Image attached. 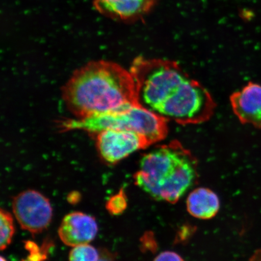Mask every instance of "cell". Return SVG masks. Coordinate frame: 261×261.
<instances>
[{
	"label": "cell",
	"instance_id": "cell-13",
	"mask_svg": "<svg viewBox=\"0 0 261 261\" xmlns=\"http://www.w3.org/2000/svg\"><path fill=\"white\" fill-rule=\"evenodd\" d=\"M128 205L127 197L123 189L111 197L106 203V210L111 215H119L123 213Z\"/></svg>",
	"mask_w": 261,
	"mask_h": 261
},
{
	"label": "cell",
	"instance_id": "cell-3",
	"mask_svg": "<svg viewBox=\"0 0 261 261\" xmlns=\"http://www.w3.org/2000/svg\"><path fill=\"white\" fill-rule=\"evenodd\" d=\"M197 177V160L180 142L174 140L146 153L134 180L154 200L175 204Z\"/></svg>",
	"mask_w": 261,
	"mask_h": 261
},
{
	"label": "cell",
	"instance_id": "cell-19",
	"mask_svg": "<svg viewBox=\"0 0 261 261\" xmlns=\"http://www.w3.org/2000/svg\"><path fill=\"white\" fill-rule=\"evenodd\" d=\"M1 261H8L6 260L5 257H3V256H1Z\"/></svg>",
	"mask_w": 261,
	"mask_h": 261
},
{
	"label": "cell",
	"instance_id": "cell-6",
	"mask_svg": "<svg viewBox=\"0 0 261 261\" xmlns=\"http://www.w3.org/2000/svg\"><path fill=\"white\" fill-rule=\"evenodd\" d=\"M96 135L98 153L108 165H116L134 152L149 146L141 136L132 130L108 129Z\"/></svg>",
	"mask_w": 261,
	"mask_h": 261
},
{
	"label": "cell",
	"instance_id": "cell-5",
	"mask_svg": "<svg viewBox=\"0 0 261 261\" xmlns=\"http://www.w3.org/2000/svg\"><path fill=\"white\" fill-rule=\"evenodd\" d=\"M12 211L21 228L32 234L46 229L53 217L50 201L40 192L32 189L22 192L13 198Z\"/></svg>",
	"mask_w": 261,
	"mask_h": 261
},
{
	"label": "cell",
	"instance_id": "cell-8",
	"mask_svg": "<svg viewBox=\"0 0 261 261\" xmlns=\"http://www.w3.org/2000/svg\"><path fill=\"white\" fill-rule=\"evenodd\" d=\"M233 112L240 122L261 129V85L250 82L230 98Z\"/></svg>",
	"mask_w": 261,
	"mask_h": 261
},
{
	"label": "cell",
	"instance_id": "cell-18",
	"mask_svg": "<svg viewBox=\"0 0 261 261\" xmlns=\"http://www.w3.org/2000/svg\"><path fill=\"white\" fill-rule=\"evenodd\" d=\"M249 261H261V249H258L250 257Z\"/></svg>",
	"mask_w": 261,
	"mask_h": 261
},
{
	"label": "cell",
	"instance_id": "cell-17",
	"mask_svg": "<svg viewBox=\"0 0 261 261\" xmlns=\"http://www.w3.org/2000/svg\"><path fill=\"white\" fill-rule=\"evenodd\" d=\"M81 195L80 192L73 191L68 194L67 196V201L68 203L71 204H76L80 201Z\"/></svg>",
	"mask_w": 261,
	"mask_h": 261
},
{
	"label": "cell",
	"instance_id": "cell-14",
	"mask_svg": "<svg viewBox=\"0 0 261 261\" xmlns=\"http://www.w3.org/2000/svg\"><path fill=\"white\" fill-rule=\"evenodd\" d=\"M51 246L50 241H45L40 248L32 241H28L25 243V248L29 252L27 258L22 261H44L47 257L48 248Z\"/></svg>",
	"mask_w": 261,
	"mask_h": 261
},
{
	"label": "cell",
	"instance_id": "cell-1",
	"mask_svg": "<svg viewBox=\"0 0 261 261\" xmlns=\"http://www.w3.org/2000/svg\"><path fill=\"white\" fill-rule=\"evenodd\" d=\"M130 71L137 102L166 121L196 125L213 116L216 104L211 93L175 62L140 57Z\"/></svg>",
	"mask_w": 261,
	"mask_h": 261
},
{
	"label": "cell",
	"instance_id": "cell-9",
	"mask_svg": "<svg viewBox=\"0 0 261 261\" xmlns=\"http://www.w3.org/2000/svg\"><path fill=\"white\" fill-rule=\"evenodd\" d=\"M158 0H93V4L100 14L117 21L138 20L154 8Z\"/></svg>",
	"mask_w": 261,
	"mask_h": 261
},
{
	"label": "cell",
	"instance_id": "cell-15",
	"mask_svg": "<svg viewBox=\"0 0 261 261\" xmlns=\"http://www.w3.org/2000/svg\"><path fill=\"white\" fill-rule=\"evenodd\" d=\"M153 261H185L179 254L171 251L163 252L155 257Z\"/></svg>",
	"mask_w": 261,
	"mask_h": 261
},
{
	"label": "cell",
	"instance_id": "cell-7",
	"mask_svg": "<svg viewBox=\"0 0 261 261\" xmlns=\"http://www.w3.org/2000/svg\"><path fill=\"white\" fill-rule=\"evenodd\" d=\"M97 232L95 218L81 212L65 215L58 229L62 242L73 247L89 244L96 238Z\"/></svg>",
	"mask_w": 261,
	"mask_h": 261
},
{
	"label": "cell",
	"instance_id": "cell-10",
	"mask_svg": "<svg viewBox=\"0 0 261 261\" xmlns=\"http://www.w3.org/2000/svg\"><path fill=\"white\" fill-rule=\"evenodd\" d=\"M187 208L192 217L200 220H210L216 216L220 211V198L211 189L198 188L188 195Z\"/></svg>",
	"mask_w": 261,
	"mask_h": 261
},
{
	"label": "cell",
	"instance_id": "cell-16",
	"mask_svg": "<svg viewBox=\"0 0 261 261\" xmlns=\"http://www.w3.org/2000/svg\"><path fill=\"white\" fill-rule=\"evenodd\" d=\"M100 257L98 261H119L116 254L106 249H100Z\"/></svg>",
	"mask_w": 261,
	"mask_h": 261
},
{
	"label": "cell",
	"instance_id": "cell-11",
	"mask_svg": "<svg viewBox=\"0 0 261 261\" xmlns=\"http://www.w3.org/2000/svg\"><path fill=\"white\" fill-rule=\"evenodd\" d=\"M1 221V234H0V249L4 250L7 249L12 242L15 233L14 219L12 215L7 211L1 208L0 211Z\"/></svg>",
	"mask_w": 261,
	"mask_h": 261
},
{
	"label": "cell",
	"instance_id": "cell-2",
	"mask_svg": "<svg viewBox=\"0 0 261 261\" xmlns=\"http://www.w3.org/2000/svg\"><path fill=\"white\" fill-rule=\"evenodd\" d=\"M63 99L76 119L117 112L138 103L130 70L103 60L75 71L63 87Z\"/></svg>",
	"mask_w": 261,
	"mask_h": 261
},
{
	"label": "cell",
	"instance_id": "cell-12",
	"mask_svg": "<svg viewBox=\"0 0 261 261\" xmlns=\"http://www.w3.org/2000/svg\"><path fill=\"white\" fill-rule=\"evenodd\" d=\"M100 257V250L89 244L73 247L69 253V261H98Z\"/></svg>",
	"mask_w": 261,
	"mask_h": 261
},
{
	"label": "cell",
	"instance_id": "cell-4",
	"mask_svg": "<svg viewBox=\"0 0 261 261\" xmlns=\"http://www.w3.org/2000/svg\"><path fill=\"white\" fill-rule=\"evenodd\" d=\"M167 121L137 103L117 112L84 119L64 120L59 123L63 132L82 130L97 134L103 130H132L141 136L149 146L162 141L168 135Z\"/></svg>",
	"mask_w": 261,
	"mask_h": 261
}]
</instances>
